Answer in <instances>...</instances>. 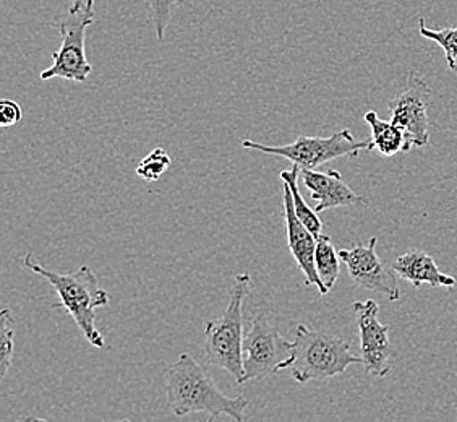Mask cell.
<instances>
[{
	"mask_svg": "<svg viewBox=\"0 0 457 422\" xmlns=\"http://www.w3.org/2000/svg\"><path fill=\"white\" fill-rule=\"evenodd\" d=\"M166 380L168 405L179 418L192 413H206L210 421L220 416H228L238 422L245 419L244 413L248 406L245 396L228 398L220 393L210 372L185 352L169 367Z\"/></svg>",
	"mask_w": 457,
	"mask_h": 422,
	"instance_id": "obj_1",
	"label": "cell"
},
{
	"mask_svg": "<svg viewBox=\"0 0 457 422\" xmlns=\"http://www.w3.org/2000/svg\"><path fill=\"white\" fill-rule=\"evenodd\" d=\"M23 266L29 272L43 276L46 282L53 286L61 298V300L54 304L53 308H63L73 318L79 332L91 346L95 348L106 346L104 336L97 330L95 310L97 308H106L111 300L107 291L99 286L96 273L93 272L88 265L79 266L77 272L62 274L46 268L39 262H36L35 257L27 254L23 257Z\"/></svg>",
	"mask_w": 457,
	"mask_h": 422,
	"instance_id": "obj_2",
	"label": "cell"
},
{
	"mask_svg": "<svg viewBox=\"0 0 457 422\" xmlns=\"http://www.w3.org/2000/svg\"><path fill=\"white\" fill-rule=\"evenodd\" d=\"M352 364H363V361L351 351V344L344 338L299 324L292 356L282 362L279 370L289 369L295 382L308 384L312 380L339 376Z\"/></svg>",
	"mask_w": 457,
	"mask_h": 422,
	"instance_id": "obj_3",
	"label": "cell"
},
{
	"mask_svg": "<svg viewBox=\"0 0 457 422\" xmlns=\"http://www.w3.org/2000/svg\"><path fill=\"white\" fill-rule=\"evenodd\" d=\"M250 286L252 278L248 273L237 274L224 314L220 320H210L204 325V359L228 370L237 385L244 384V302Z\"/></svg>",
	"mask_w": 457,
	"mask_h": 422,
	"instance_id": "obj_4",
	"label": "cell"
},
{
	"mask_svg": "<svg viewBox=\"0 0 457 422\" xmlns=\"http://www.w3.org/2000/svg\"><path fill=\"white\" fill-rule=\"evenodd\" d=\"M95 21V0H73L59 23L62 45L53 54V65L41 72V80L63 79L85 83L93 65L87 59V30Z\"/></svg>",
	"mask_w": 457,
	"mask_h": 422,
	"instance_id": "obj_5",
	"label": "cell"
},
{
	"mask_svg": "<svg viewBox=\"0 0 457 422\" xmlns=\"http://www.w3.org/2000/svg\"><path fill=\"white\" fill-rule=\"evenodd\" d=\"M242 147L246 150L262 151L289 159L300 169H317L333 159L357 158L361 150H370V141L355 140L351 131L344 129L331 137L300 135L297 140L281 147H270L253 140L242 141Z\"/></svg>",
	"mask_w": 457,
	"mask_h": 422,
	"instance_id": "obj_6",
	"label": "cell"
},
{
	"mask_svg": "<svg viewBox=\"0 0 457 422\" xmlns=\"http://www.w3.org/2000/svg\"><path fill=\"white\" fill-rule=\"evenodd\" d=\"M292 348L294 342H286L266 314L256 316L244 338V384L281 372Z\"/></svg>",
	"mask_w": 457,
	"mask_h": 422,
	"instance_id": "obj_7",
	"label": "cell"
},
{
	"mask_svg": "<svg viewBox=\"0 0 457 422\" xmlns=\"http://www.w3.org/2000/svg\"><path fill=\"white\" fill-rule=\"evenodd\" d=\"M353 314L357 318L361 334V361L365 370L373 377H386L391 361L396 358L395 346L389 340V326L379 322V306L377 300L353 302Z\"/></svg>",
	"mask_w": 457,
	"mask_h": 422,
	"instance_id": "obj_8",
	"label": "cell"
},
{
	"mask_svg": "<svg viewBox=\"0 0 457 422\" xmlns=\"http://www.w3.org/2000/svg\"><path fill=\"white\" fill-rule=\"evenodd\" d=\"M377 242L378 239L371 238L367 246L355 244L351 249L339 250V257L347 266L351 282L355 286L385 294L387 300L396 302L401 300L397 273L391 265L379 258Z\"/></svg>",
	"mask_w": 457,
	"mask_h": 422,
	"instance_id": "obj_9",
	"label": "cell"
},
{
	"mask_svg": "<svg viewBox=\"0 0 457 422\" xmlns=\"http://www.w3.org/2000/svg\"><path fill=\"white\" fill-rule=\"evenodd\" d=\"M430 87L425 83V80L417 77L415 72H411L404 89L387 105L391 121L404 129L411 139L412 148H425L430 145Z\"/></svg>",
	"mask_w": 457,
	"mask_h": 422,
	"instance_id": "obj_10",
	"label": "cell"
},
{
	"mask_svg": "<svg viewBox=\"0 0 457 422\" xmlns=\"http://www.w3.org/2000/svg\"><path fill=\"white\" fill-rule=\"evenodd\" d=\"M282 195H284V221H286V231H287V246L290 254L295 258V264L299 266L300 272L305 276L307 286H317L318 292L326 296L329 291L326 290L325 284L320 280L315 265V252H317V238L313 232L299 220L295 208H294V198L287 182H282Z\"/></svg>",
	"mask_w": 457,
	"mask_h": 422,
	"instance_id": "obj_11",
	"label": "cell"
},
{
	"mask_svg": "<svg viewBox=\"0 0 457 422\" xmlns=\"http://www.w3.org/2000/svg\"><path fill=\"white\" fill-rule=\"evenodd\" d=\"M300 176L312 198L317 202V213L365 203V198L355 194L344 182L341 173L336 169H329L328 173H318L315 169H300Z\"/></svg>",
	"mask_w": 457,
	"mask_h": 422,
	"instance_id": "obj_12",
	"label": "cell"
},
{
	"mask_svg": "<svg viewBox=\"0 0 457 422\" xmlns=\"http://www.w3.org/2000/svg\"><path fill=\"white\" fill-rule=\"evenodd\" d=\"M391 266L397 273V276H401L405 282L412 283L415 288L422 284H430L433 288H451L457 283L454 276L441 273L438 265L435 264V260L423 250H409L397 257Z\"/></svg>",
	"mask_w": 457,
	"mask_h": 422,
	"instance_id": "obj_13",
	"label": "cell"
},
{
	"mask_svg": "<svg viewBox=\"0 0 457 422\" xmlns=\"http://www.w3.org/2000/svg\"><path fill=\"white\" fill-rule=\"evenodd\" d=\"M365 122L371 129L370 150H377L383 156H395L397 153H407L412 150V143L409 135L399 123L379 119L375 111H369L363 115Z\"/></svg>",
	"mask_w": 457,
	"mask_h": 422,
	"instance_id": "obj_14",
	"label": "cell"
},
{
	"mask_svg": "<svg viewBox=\"0 0 457 422\" xmlns=\"http://www.w3.org/2000/svg\"><path fill=\"white\" fill-rule=\"evenodd\" d=\"M339 252H336L335 246L331 242L329 236L321 234L317 239V252H315V265H317L318 276L326 286V290H333L341 266H339Z\"/></svg>",
	"mask_w": 457,
	"mask_h": 422,
	"instance_id": "obj_15",
	"label": "cell"
},
{
	"mask_svg": "<svg viewBox=\"0 0 457 422\" xmlns=\"http://www.w3.org/2000/svg\"><path fill=\"white\" fill-rule=\"evenodd\" d=\"M299 174L300 166L294 165V167L289 169V171H282L279 177H281L282 182H287V184H289L290 190H292V198H294V208H295V213H297L299 220L302 221V223L313 232V236L318 239L321 236L323 224H321V220L318 218L317 210H312V208L308 207L307 202L303 200L302 194H300L299 185H297Z\"/></svg>",
	"mask_w": 457,
	"mask_h": 422,
	"instance_id": "obj_16",
	"label": "cell"
},
{
	"mask_svg": "<svg viewBox=\"0 0 457 422\" xmlns=\"http://www.w3.org/2000/svg\"><path fill=\"white\" fill-rule=\"evenodd\" d=\"M419 33L423 38L430 39L440 46L445 51L446 63L449 69L457 73V28H445V30H431L425 25V20H419Z\"/></svg>",
	"mask_w": 457,
	"mask_h": 422,
	"instance_id": "obj_17",
	"label": "cell"
},
{
	"mask_svg": "<svg viewBox=\"0 0 457 422\" xmlns=\"http://www.w3.org/2000/svg\"><path fill=\"white\" fill-rule=\"evenodd\" d=\"M15 351V332L13 316L10 308H4L0 314V378H5L9 372Z\"/></svg>",
	"mask_w": 457,
	"mask_h": 422,
	"instance_id": "obj_18",
	"label": "cell"
},
{
	"mask_svg": "<svg viewBox=\"0 0 457 422\" xmlns=\"http://www.w3.org/2000/svg\"><path fill=\"white\" fill-rule=\"evenodd\" d=\"M170 163H172V159L166 150L156 148V150L151 151L146 158L141 159L140 165L137 166V176L141 177L146 182H154L168 171Z\"/></svg>",
	"mask_w": 457,
	"mask_h": 422,
	"instance_id": "obj_19",
	"label": "cell"
},
{
	"mask_svg": "<svg viewBox=\"0 0 457 422\" xmlns=\"http://www.w3.org/2000/svg\"><path fill=\"white\" fill-rule=\"evenodd\" d=\"M146 4L150 7L151 20L154 25L156 38L159 41H162L166 36V28L169 27L180 0H146Z\"/></svg>",
	"mask_w": 457,
	"mask_h": 422,
	"instance_id": "obj_20",
	"label": "cell"
},
{
	"mask_svg": "<svg viewBox=\"0 0 457 422\" xmlns=\"http://www.w3.org/2000/svg\"><path fill=\"white\" fill-rule=\"evenodd\" d=\"M23 117V111L13 99H4L0 103V125L2 127H12L17 125Z\"/></svg>",
	"mask_w": 457,
	"mask_h": 422,
	"instance_id": "obj_21",
	"label": "cell"
}]
</instances>
